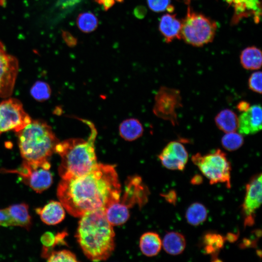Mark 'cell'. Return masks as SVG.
I'll return each instance as SVG.
<instances>
[{"label":"cell","instance_id":"cell-22","mask_svg":"<svg viewBox=\"0 0 262 262\" xmlns=\"http://www.w3.org/2000/svg\"><path fill=\"white\" fill-rule=\"evenodd\" d=\"M218 128L224 132L235 131L238 129V117L232 110L226 109L220 111L215 117Z\"/></svg>","mask_w":262,"mask_h":262},{"label":"cell","instance_id":"cell-4","mask_svg":"<svg viewBox=\"0 0 262 262\" xmlns=\"http://www.w3.org/2000/svg\"><path fill=\"white\" fill-rule=\"evenodd\" d=\"M16 133L23 162L34 167L49 169V159L59 142L50 126L43 120L32 119Z\"/></svg>","mask_w":262,"mask_h":262},{"label":"cell","instance_id":"cell-34","mask_svg":"<svg viewBox=\"0 0 262 262\" xmlns=\"http://www.w3.org/2000/svg\"><path fill=\"white\" fill-rule=\"evenodd\" d=\"M165 200L169 203L175 205L177 200V193L173 190H171L166 194H161Z\"/></svg>","mask_w":262,"mask_h":262},{"label":"cell","instance_id":"cell-20","mask_svg":"<svg viewBox=\"0 0 262 262\" xmlns=\"http://www.w3.org/2000/svg\"><path fill=\"white\" fill-rule=\"evenodd\" d=\"M139 246L143 254L152 257L159 253L162 247V242L157 233L147 232L141 236Z\"/></svg>","mask_w":262,"mask_h":262},{"label":"cell","instance_id":"cell-8","mask_svg":"<svg viewBox=\"0 0 262 262\" xmlns=\"http://www.w3.org/2000/svg\"><path fill=\"white\" fill-rule=\"evenodd\" d=\"M180 91L175 88L161 87L155 97L153 113L158 117L178 124L176 110L182 107Z\"/></svg>","mask_w":262,"mask_h":262},{"label":"cell","instance_id":"cell-25","mask_svg":"<svg viewBox=\"0 0 262 262\" xmlns=\"http://www.w3.org/2000/svg\"><path fill=\"white\" fill-rule=\"evenodd\" d=\"M208 211L202 203L195 202L187 208L185 217L188 224L193 226H197L203 223L207 219Z\"/></svg>","mask_w":262,"mask_h":262},{"label":"cell","instance_id":"cell-5","mask_svg":"<svg viewBox=\"0 0 262 262\" xmlns=\"http://www.w3.org/2000/svg\"><path fill=\"white\" fill-rule=\"evenodd\" d=\"M216 29L214 21L188 6L186 16L181 21V39L193 46L202 47L213 41Z\"/></svg>","mask_w":262,"mask_h":262},{"label":"cell","instance_id":"cell-24","mask_svg":"<svg viewBox=\"0 0 262 262\" xmlns=\"http://www.w3.org/2000/svg\"><path fill=\"white\" fill-rule=\"evenodd\" d=\"M262 55L261 50L254 47L244 49L240 55V62L242 66L247 70H257L261 67Z\"/></svg>","mask_w":262,"mask_h":262},{"label":"cell","instance_id":"cell-3","mask_svg":"<svg viewBox=\"0 0 262 262\" xmlns=\"http://www.w3.org/2000/svg\"><path fill=\"white\" fill-rule=\"evenodd\" d=\"M90 128L87 140L72 138L59 141L55 152L61 162L58 172L62 179L77 178L92 171L98 164L95 142L98 134L94 124L89 120L81 119Z\"/></svg>","mask_w":262,"mask_h":262},{"label":"cell","instance_id":"cell-41","mask_svg":"<svg viewBox=\"0 0 262 262\" xmlns=\"http://www.w3.org/2000/svg\"><path fill=\"white\" fill-rule=\"evenodd\" d=\"M6 0H0V5H3L5 3Z\"/></svg>","mask_w":262,"mask_h":262},{"label":"cell","instance_id":"cell-43","mask_svg":"<svg viewBox=\"0 0 262 262\" xmlns=\"http://www.w3.org/2000/svg\"><path fill=\"white\" fill-rule=\"evenodd\" d=\"M191 0H185V2L187 4H189Z\"/></svg>","mask_w":262,"mask_h":262},{"label":"cell","instance_id":"cell-12","mask_svg":"<svg viewBox=\"0 0 262 262\" xmlns=\"http://www.w3.org/2000/svg\"><path fill=\"white\" fill-rule=\"evenodd\" d=\"M262 111L260 104L250 107L238 117V132L242 135L255 134L262 129Z\"/></svg>","mask_w":262,"mask_h":262},{"label":"cell","instance_id":"cell-14","mask_svg":"<svg viewBox=\"0 0 262 262\" xmlns=\"http://www.w3.org/2000/svg\"><path fill=\"white\" fill-rule=\"evenodd\" d=\"M24 162L28 168V175L23 178L25 183L36 193H41L49 188L53 181V177L49 169L42 167L33 168Z\"/></svg>","mask_w":262,"mask_h":262},{"label":"cell","instance_id":"cell-9","mask_svg":"<svg viewBox=\"0 0 262 262\" xmlns=\"http://www.w3.org/2000/svg\"><path fill=\"white\" fill-rule=\"evenodd\" d=\"M262 178L261 173L256 174L246 185V194L241 206L245 227L254 225L256 212L262 204Z\"/></svg>","mask_w":262,"mask_h":262},{"label":"cell","instance_id":"cell-23","mask_svg":"<svg viewBox=\"0 0 262 262\" xmlns=\"http://www.w3.org/2000/svg\"><path fill=\"white\" fill-rule=\"evenodd\" d=\"M129 210L121 205L119 201L113 203L105 208L106 217L112 226L125 223L130 217Z\"/></svg>","mask_w":262,"mask_h":262},{"label":"cell","instance_id":"cell-28","mask_svg":"<svg viewBox=\"0 0 262 262\" xmlns=\"http://www.w3.org/2000/svg\"><path fill=\"white\" fill-rule=\"evenodd\" d=\"M50 93L51 90L49 85L42 82H36L31 90V94L33 98L38 101L48 99L50 96Z\"/></svg>","mask_w":262,"mask_h":262},{"label":"cell","instance_id":"cell-32","mask_svg":"<svg viewBox=\"0 0 262 262\" xmlns=\"http://www.w3.org/2000/svg\"><path fill=\"white\" fill-rule=\"evenodd\" d=\"M0 226H14L12 220L6 208L0 209Z\"/></svg>","mask_w":262,"mask_h":262},{"label":"cell","instance_id":"cell-30","mask_svg":"<svg viewBox=\"0 0 262 262\" xmlns=\"http://www.w3.org/2000/svg\"><path fill=\"white\" fill-rule=\"evenodd\" d=\"M249 88L252 91L262 94V72L257 71L253 73L248 81Z\"/></svg>","mask_w":262,"mask_h":262},{"label":"cell","instance_id":"cell-40","mask_svg":"<svg viewBox=\"0 0 262 262\" xmlns=\"http://www.w3.org/2000/svg\"><path fill=\"white\" fill-rule=\"evenodd\" d=\"M166 10L169 13H172L174 10V6L172 5H170V4H169L166 8Z\"/></svg>","mask_w":262,"mask_h":262},{"label":"cell","instance_id":"cell-17","mask_svg":"<svg viewBox=\"0 0 262 262\" xmlns=\"http://www.w3.org/2000/svg\"><path fill=\"white\" fill-rule=\"evenodd\" d=\"M226 241L225 237L214 232L205 233L202 238V245L205 254L211 256L213 261L218 259V255Z\"/></svg>","mask_w":262,"mask_h":262},{"label":"cell","instance_id":"cell-37","mask_svg":"<svg viewBox=\"0 0 262 262\" xmlns=\"http://www.w3.org/2000/svg\"><path fill=\"white\" fill-rule=\"evenodd\" d=\"M250 107V105L249 103L246 101H241L239 102L236 106L237 109L239 111L242 112L247 111Z\"/></svg>","mask_w":262,"mask_h":262},{"label":"cell","instance_id":"cell-1","mask_svg":"<svg viewBox=\"0 0 262 262\" xmlns=\"http://www.w3.org/2000/svg\"><path fill=\"white\" fill-rule=\"evenodd\" d=\"M121 185L115 166L98 163L89 173L77 178L62 179L57 196L71 215L106 208L120 198Z\"/></svg>","mask_w":262,"mask_h":262},{"label":"cell","instance_id":"cell-2","mask_svg":"<svg viewBox=\"0 0 262 262\" xmlns=\"http://www.w3.org/2000/svg\"><path fill=\"white\" fill-rule=\"evenodd\" d=\"M80 217L76 237L84 255L93 261L107 260L115 249V233L105 208L87 212Z\"/></svg>","mask_w":262,"mask_h":262},{"label":"cell","instance_id":"cell-33","mask_svg":"<svg viewBox=\"0 0 262 262\" xmlns=\"http://www.w3.org/2000/svg\"><path fill=\"white\" fill-rule=\"evenodd\" d=\"M63 37L66 44L71 47L75 46L77 44V39L70 33L67 32H63Z\"/></svg>","mask_w":262,"mask_h":262},{"label":"cell","instance_id":"cell-36","mask_svg":"<svg viewBox=\"0 0 262 262\" xmlns=\"http://www.w3.org/2000/svg\"><path fill=\"white\" fill-rule=\"evenodd\" d=\"M95 1L100 5H102L105 11H108L112 8L115 3V0H95Z\"/></svg>","mask_w":262,"mask_h":262},{"label":"cell","instance_id":"cell-13","mask_svg":"<svg viewBox=\"0 0 262 262\" xmlns=\"http://www.w3.org/2000/svg\"><path fill=\"white\" fill-rule=\"evenodd\" d=\"M147 189L142 185L139 177L130 178L126 184L123 199L119 203L129 210L136 204H144L147 200Z\"/></svg>","mask_w":262,"mask_h":262},{"label":"cell","instance_id":"cell-21","mask_svg":"<svg viewBox=\"0 0 262 262\" xmlns=\"http://www.w3.org/2000/svg\"><path fill=\"white\" fill-rule=\"evenodd\" d=\"M143 131L142 124L135 118L127 119L124 120L119 127L120 136L128 141H132L138 139L142 136Z\"/></svg>","mask_w":262,"mask_h":262},{"label":"cell","instance_id":"cell-6","mask_svg":"<svg viewBox=\"0 0 262 262\" xmlns=\"http://www.w3.org/2000/svg\"><path fill=\"white\" fill-rule=\"evenodd\" d=\"M192 161L211 184L223 183L228 188L231 187V165L221 149L203 155L197 153L192 156Z\"/></svg>","mask_w":262,"mask_h":262},{"label":"cell","instance_id":"cell-39","mask_svg":"<svg viewBox=\"0 0 262 262\" xmlns=\"http://www.w3.org/2000/svg\"><path fill=\"white\" fill-rule=\"evenodd\" d=\"M238 237V234H235L232 233H229L225 237L226 241L230 243H232L235 242Z\"/></svg>","mask_w":262,"mask_h":262},{"label":"cell","instance_id":"cell-35","mask_svg":"<svg viewBox=\"0 0 262 262\" xmlns=\"http://www.w3.org/2000/svg\"><path fill=\"white\" fill-rule=\"evenodd\" d=\"M147 10L146 7L143 5L136 6L134 10L133 14L134 16L138 19L144 18L147 14Z\"/></svg>","mask_w":262,"mask_h":262},{"label":"cell","instance_id":"cell-7","mask_svg":"<svg viewBox=\"0 0 262 262\" xmlns=\"http://www.w3.org/2000/svg\"><path fill=\"white\" fill-rule=\"evenodd\" d=\"M32 119L18 99L6 98L0 102V134L10 131L17 132Z\"/></svg>","mask_w":262,"mask_h":262},{"label":"cell","instance_id":"cell-29","mask_svg":"<svg viewBox=\"0 0 262 262\" xmlns=\"http://www.w3.org/2000/svg\"><path fill=\"white\" fill-rule=\"evenodd\" d=\"M48 262H77L76 256L67 250H52L47 258Z\"/></svg>","mask_w":262,"mask_h":262},{"label":"cell","instance_id":"cell-44","mask_svg":"<svg viewBox=\"0 0 262 262\" xmlns=\"http://www.w3.org/2000/svg\"><path fill=\"white\" fill-rule=\"evenodd\" d=\"M115 0L119 2H122L124 1V0Z\"/></svg>","mask_w":262,"mask_h":262},{"label":"cell","instance_id":"cell-26","mask_svg":"<svg viewBox=\"0 0 262 262\" xmlns=\"http://www.w3.org/2000/svg\"><path fill=\"white\" fill-rule=\"evenodd\" d=\"M76 22L79 29L85 33H91L95 30L98 24L96 16L88 12L80 14Z\"/></svg>","mask_w":262,"mask_h":262},{"label":"cell","instance_id":"cell-19","mask_svg":"<svg viewBox=\"0 0 262 262\" xmlns=\"http://www.w3.org/2000/svg\"><path fill=\"white\" fill-rule=\"evenodd\" d=\"M11 217L14 226H19L29 230L32 226L31 217L29 213V207L26 203L9 206L6 208Z\"/></svg>","mask_w":262,"mask_h":262},{"label":"cell","instance_id":"cell-38","mask_svg":"<svg viewBox=\"0 0 262 262\" xmlns=\"http://www.w3.org/2000/svg\"><path fill=\"white\" fill-rule=\"evenodd\" d=\"M190 181L193 185H199L202 182L203 178L200 175L196 174L192 178Z\"/></svg>","mask_w":262,"mask_h":262},{"label":"cell","instance_id":"cell-31","mask_svg":"<svg viewBox=\"0 0 262 262\" xmlns=\"http://www.w3.org/2000/svg\"><path fill=\"white\" fill-rule=\"evenodd\" d=\"M150 10L155 12H161L166 10L170 4V0H147Z\"/></svg>","mask_w":262,"mask_h":262},{"label":"cell","instance_id":"cell-16","mask_svg":"<svg viewBox=\"0 0 262 262\" xmlns=\"http://www.w3.org/2000/svg\"><path fill=\"white\" fill-rule=\"evenodd\" d=\"M181 28V21L176 17V14H166L161 17L159 29L166 43L175 39H180Z\"/></svg>","mask_w":262,"mask_h":262},{"label":"cell","instance_id":"cell-27","mask_svg":"<svg viewBox=\"0 0 262 262\" xmlns=\"http://www.w3.org/2000/svg\"><path fill=\"white\" fill-rule=\"evenodd\" d=\"M243 135L235 131L226 133L221 139V144L226 150L232 151L239 149L244 144Z\"/></svg>","mask_w":262,"mask_h":262},{"label":"cell","instance_id":"cell-18","mask_svg":"<svg viewBox=\"0 0 262 262\" xmlns=\"http://www.w3.org/2000/svg\"><path fill=\"white\" fill-rule=\"evenodd\" d=\"M162 242L164 251L172 255L181 254L184 250L186 242L184 235L178 232L170 231L165 234Z\"/></svg>","mask_w":262,"mask_h":262},{"label":"cell","instance_id":"cell-15","mask_svg":"<svg viewBox=\"0 0 262 262\" xmlns=\"http://www.w3.org/2000/svg\"><path fill=\"white\" fill-rule=\"evenodd\" d=\"M41 220L45 224L54 225L62 222L65 217L64 207L60 202L51 200L44 207L35 209Z\"/></svg>","mask_w":262,"mask_h":262},{"label":"cell","instance_id":"cell-42","mask_svg":"<svg viewBox=\"0 0 262 262\" xmlns=\"http://www.w3.org/2000/svg\"><path fill=\"white\" fill-rule=\"evenodd\" d=\"M248 0L252 2L260 3V1H259V0Z\"/></svg>","mask_w":262,"mask_h":262},{"label":"cell","instance_id":"cell-11","mask_svg":"<svg viewBox=\"0 0 262 262\" xmlns=\"http://www.w3.org/2000/svg\"><path fill=\"white\" fill-rule=\"evenodd\" d=\"M158 158L166 168L183 171L188 161V154L181 143L173 141L166 145L158 155Z\"/></svg>","mask_w":262,"mask_h":262},{"label":"cell","instance_id":"cell-10","mask_svg":"<svg viewBox=\"0 0 262 262\" xmlns=\"http://www.w3.org/2000/svg\"><path fill=\"white\" fill-rule=\"evenodd\" d=\"M19 68L17 58L8 53L0 41V98H6L12 94Z\"/></svg>","mask_w":262,"mask_h":262}]
</instances>
